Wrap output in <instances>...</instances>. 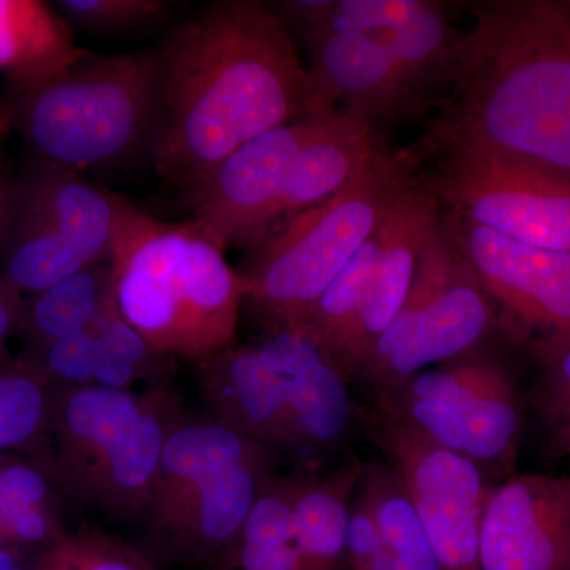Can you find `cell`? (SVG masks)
I'll list each match as a JSON object with an SVG mask.
<instances>
[{
	"mask_svg": "<svg viewBox=\"0 0 570 570\" xmlns=\"http://www.w3.org/2000/svg\"><path fill=\"white\" fill-rule=\"evenodd\" d=\"M157 59L154 159L183 186L276 127L337 110L314 91L276 11L255 0L213 3Z\"/></svg>",
	"mask_w": 570,
	"mask_h": 570,
	"instance_id": "6da1fadb",
	"label": "cell"
},
{
	"mask_svg": "<svg viewBox=\"0 0 570 570\" xmlns=\"http://www.w3.org/2000/svg\"><path fill=\"white\" fill-rule=\"evenodd\" d=\"M422 148L464 145L570 179V0H485Z\"/></svg>",
	"mask_w": 570,
	"mask_h": 570,
	"instance_id": "7a4b0ae2",
	"label": "cell"
},
{
	"mask_svg": "<svg viewBox=\"0 0 570 570\" xmlns=\"http://www.w3.org/2000/svg\"><path fill=\"white\" fill-rule=\"evenodd\" d=\"M108 261L119 313L154 351L198 365L234 346L245 285L200 225L132 206Z\"/></svg>",
	"mask_w": 570,
	"mask_h": 570,
	"instance_id": "3957f363",
	"label": "cell"
},
{
	"mask_svg": "<svg viewBox=\"0 0 570 570\" xmlns=\"http://www.w3.org/2000/svg\"><path fill=\"white\" fill-rule=\"evenodd\" d=\"M47 163L70 170L130 159L154 142L159 122V59L156 52L96 56L3 105Z\"/></svg>",
	"mask_w": 570,
	"mask_h": 570,
	"instance_id": "277c9868",
	"label": "cell"
},
{
	"mask_svg": "<svg viewBox=\"0 0 570 570\" xmlns=\"http://www.w3.org/2000/svg\"><path fill=\"white\" fill-rule=\"evenodd\" d=\"M417 156L384 149L374 164L313 208L277 225L242 275L245 299L269 324H303L341 269L415 178Z\"/></svg>",
	"mask_w": 570,
	"mask_h": 570,
	"instance_id": "5b68a950",
	"label": "cell"
},
{
	"mask_svg": "<svg viewBox=\"0 0 570 570\" xmlns=\"http://www.w3.org/2000/svg\"><path fill=\"white\" fill-rule=\"evenodd\" d=\"M370 406L474 461L493 479L513 474L524 400L508 363L485 346L381 390Z\"/></svg>",
	"mask_w": 570,
	"mask_h": 570,
	"instance_id": "8992f818",
	"label": "cell"
},
{
	"mask_svg": "<svg viewBox=\"0 0 570 570\" xmlns=\"http://www.w3.org/2000/svg\"><path fill=\"white\" fill-rule=\"evenodd\" d=\"M13 216L2 246V277L39 294L110 258L132 205L78 171L51 163L13 183Z\"/></svg>",
	"mask_w": 570,
	"mask_h": 570,
	"instance_id": "52a82bcc",
	"label": "cell"
},
{
	"mask_svg": "<svg viewBox=\"0 0 570 570\" xmlns=\"http://www.w3.org/2000/svg\"><path fill=\"white\" fill-rule=\"evenodd\" d=\"M423 175L445 212L494 234L570 253V179L504 154L464 145L433 146Z\"/></svg>",
	"mask_w": 570,
	"mask_h": 570,
	"instance_id": "ba28073f",
	"label": "cell"
},
{
	"mask_svg": "<svg viewBox=\"0 0 570 570\" xmlns=\"http://www.w3.org/2000/svg\"><path fill=\"white\" fill-rule=\"evenodd\" d=\"M461 254L498 318V332L540 367L570 351V253L512 242L445 212Z\"/></svg>",
	"mask_w": 570,
	"mask_h": 570,
	"instance_id": "9c48e42d",
	"label": "cell"
},
{
	"mask_svg": "<svg viewBox=\"0 0 570 570\" xmlns=\"http://www.w3.org/2000/svg\"><path fill=\"white\" fill-rule=\"evenodd\" d=\"M356 420L411 498L442 570H480V528L494 479L370 404H358Z\"/></svg>",
	"mask_w": 570,
	"mask_h": 570,
	"instance_id": "30bf717a",
	"label": "cell"
},
{
	"mask_svg": "<svg viewBox=\"0 0 570 570\" xmlns=\"http://www.w3.org/2000/svg\"><path fill=\"white\" fill-rule=\"evenodd\" d=\"M333 111L276 127L184 184L194 223L224 250L261 245L279 224L299 153Z\"/></svg>",
	"mask_w": 570,
	"mask_h": 570,
	"instance_id": "8fae6325",
	"label": "cell"
},
{
	"mask_svg": "<svg viewBox=\"0 0 570 570\" xmlns=\"http://www.w3.org/2000/svg\"><path fill=\"white\" fill-rule=\"evenodd\" d=\"M295 22L302 33H365L389 48L428 99L452 81L460 32L442 2L302 0L295 7Z\"/></svg>",
	"mask_w": 570,
	"mask_h": 570,
	"instance_id": "7c38bea8",
	"label": "cell"
},
{
	"mask_svg": "<svg viewBox=\"0 0 570 570\" xmlns=\"http://www.w3.org/2000/svg\"><path fill=\"white\" fill-rule=\"evenodd\" d=\"M283 387L298 460L343 448L355 425L351 379L305 324H269L254 341Z\"/></svg>",
	"mask_w": 570,
	"mask_h": 570,
	"instance_id": "4fadbf2b",
	"label": "cell"
},
{
	"mask_svg": "<svg viewBox=\"0 0 570 570\" xmlns=\"http://www.w3.org/2000/svg\"><path fill=\"white\" fill-rule=\"evenodd\" d=\"M292 39L306 52L314 91L381 134L420 115L430 102L389 48L365 33H299Z\"/></svg>",
	"mask_w": 570,
	"mask_h": 570,
	"instance_id": "5bb4252c",
	"label": "cell"
},
{
	"mask_svg": "<svg viewBox=\"0 0 570 570\" xmlns=\"http://www.w3.org/2000/svg\"><path fill=\"white\" fill-rule=\"evenodd\" d=\"M480 570H570V475L512 474L494 485Z\"/></svg>",
	"mask_w": 570,
	"mask_h": 570,
	"instance_id": "9a60e30c",
	"label": "cell"
},
{
	"mask_svg": "<svg viewBox=\"0 0 570 570\" xmlns=\"http://www.w3.org/2000/svg\"><path fill=\"white\" fill-rule=\"evenodd\" d=\"M441 212L423 175L415 176L401 190L390 209L387 246L379 262L376 276L358 317L335 355L337 365L343 367L352 384L379 337L403 306Z\"/></svg>",
	"mask_w": 570,
	"mask_h": 570,
	"instance_id": "2e32d148",
	"label": "cell"
},
{
	"mask_svg": "<svg viewBox=\"0 0 570 570\" xmlns=\"http://www.w3.org/2000/svg\"><path fill=\"white\" fill-rule=\"evenodd\" d=\"M497 332L493 305L460 250L448 284L420 316L406 341L358 384L376 395L428 367L485 346Z\"/></svg>",
	"mask_w": 570,
	"mask_h": 570,
	"instance_id": "e0dca14e",
	"label": "cell"
},
{
	"mask_svg": "<svg viewBox=\"0 0 570 570\" xmlns=\"http://www.w3.org/2000/svg\"><path fill=\"white\" fill-rule=\"evenodd\" d=\"M181 415L174 390L167 385L149 390L140 414L104 453L71 501L112 519H145L165 444Z\"/></svg>",
	"mask_w": 570,
	"mask_h": 570,
	"instance_id": "ac0fdd59",
	"label": "cell"
},
{
	"mask_svg": "<svg viewBox=\"0 0 570 570\" xmlns=\"http://www.w3.org/2000/svg\"><path fill=\"white\" fill-rule=\"evenodd\" d=\"M197 366L198 389L212 417L264 445L276 459L298 460L279 379L254 343L234 344Z\"/></svg>",
	"mask_w": 570,
	"mask_h": 570,
	"instance_id": "d6986e66",
	"label": "cell"
},
{
	"mask_svg": "<svg viewBox=\"0 0 570 570\" xmlns=\"http://www.w3.org/2000/svg\"><path fill=\"white\" fill-rule=\"evenodd\" d=\"M266 450L234 428L209 417L181 415L167 444L146 523L164 550L206 483Z\"/></svg>",
	"mask_w": 570,
	"mask_h": 570,
	"instance_id": "ffe728a7",
	"label": "cell"
},
{
	"mask_svg": "<svg viewBox=\"0 0 570 570\" xmlns=\"http://www.w3.org/2000/svg\"><path fill=\"white\" fill-rule=\"evenodd\" d=\"M151 389L126 392L80 385L52 390L47 430L55 442L51 471L67 498L73 499L104 453L140 414Z\"/></svg>",
	"mask_w": 570,
	"mask_h": 570,
	"instance_id": "44dd1931",
	"label": "cell"
},
{
	"mask_svg": "<svg viewBox=\"0 0 570 570\" xmlns=\"http://www.w3.org/2000/svg\"><path fill=\"white\" fill-rule=\"evenodd\" d=\"M276 461L264 450L206 483L163 554L171 561L212 564L238 538L266 480L276 472Z\"/></svg>",
	"mask_w": 570,
	"mask_h": 570,
	"instance_id": "7402d4cb",
	"label": "cell"
},
{
	"mask_svg": "<svg viewBox=\"0 0 570 570\" xmlns=\"http://www.w3.org/2000/svg\"><path fill=\"white\" fill-rule=\"evenodd\" d=\"M387 146L382 134L363 119L340 110L326 116L296 159L285 187L279 223L346 189Z\"/></svg>",
	"mask_w": 570,
	"mask_h": 570,
	"instance_id": "603a6c76",
	"label": "cell"
},
{
	"mask_svg": "<svg viewBox=\"0 0 570 570\" xmlns=\"http://www.w3.org/2000/svg\"><path fill=\"white\" fill-rule=\"evenodd\" d=\"M91 55L48 3L0 0V75L10 91L36 88Z\"/></svg>",
	"mask_w": 570,
	"mask_h": 570,
	"instance_id": "cb8c5ba5",
	"label": "cell"
},
{
	"mask_svg": "<svg viewBox=\"0 0 570 570\" xmlns=\"http://www.w3.org/2000/svg\"><path fill=\"white\" fill-rule=\"evenodd\" d=\"M363 461L326 474L302 475L295 487V531L303 570H348L347 531Z\"/></svg>",
	"mask_w": 570,
	"mask_h": 570,
	"instance_id": "d4e9b609",
	"label": "cell"
},
{
	"mask_svg": "<svg viewBox=\"0 0 570 570\" xmlns=\"http://www.w3.org/2000/svg\"><path fill=\"white\" fill-rule=\"evenodd\" d=\"M295 487L296 478L277 472L266 480L238 538L209 566L214 570H303Z\"/></svg>",
	"mask_w": 570,
	"mask_h": 570,
	"instance_id": "484cf974",
	"label": "cell"
},
{
	"mask_svg": "<svg viewBox=\"0 0 570 570\" xmlns=\"http://www.w3.org/2000/svg\"><path fill=\"white\" fill-rule=\"evenodd\" d=\"M356 493L376 521L392 570H442L417 510L385 461L363 463Z\"/></svg>",
	"mask_w": 570,
	"mask_h": 570,
	"instance_id": "4316f807",
	"label": "cell"
},
{
	"mask_svg": "<svg viewBox=\"0 0 570 570\" xmlns=\"http://www.w3.org/2000/svg\"><path fill=\"white\" fill-rule=\"evenodd\" d=\"M112 305L111 264L99 262L22 303L20 326L43 346L89 328Z\"/></svg>",
	"mask_w": 570,
	"mask_h": 570,
	"instance_id": "83f0119b",
	"label": "cell"
},
{
	"mask_svg": "<svg viewBox=\"0 0 570 570\" xmlns=\"http://www.w3.org/2000/svg\"><path fill=\"white\" fill-rule=\"evenodd\" d=\"M32 363L0 370V452L29 444L47 433L52 392Z\"/></svg>",
	"mask_w": 570,
	"mask_h": 570,
	"instance_id": "f1b7e54d",
	"label": "cell"
},
{
	"mask_svg": "<svg viewBox=\"0 0 570 570\" xmlns=\"http://www.w3.org/2000/svg\"><path fill=\"white\" fill-rule=\"evenodd\" d=\"M31 570H159L151 554L92 527L66 531Z\"/></svg>",
	"mask_w": 570,
	"mask_h": 570,
	"instance_id": "f546056e",
	"label": "cell"
},
{
	"mask_svg": "<svg viewBox=\"0 0 570 570\" xmlns=\"http://www.w3.org/2000/svg\"><path fill=\"white\" fill-rule=\"evenodd\" d=\"M92 325L62 340L37 346L36 356L29 363L56 387L92 385L94 376L104 363Z\"/></svg>",
	"mask_w": 570,
	"mask_h": 570,
	"instance_id": "4dcf8cb0",
	"label": "cell"
},
{
	"mask_svg": "<svg viewBox=\"0 0 570 570\" xmlns=\"http://www.w3.org/2000/svg\"><path fill=\"white\" fill-rule=\"evenodd\" d=\"M163 0H59L56 10L70 24L85 31L121 32L148 24L165 10Z\"/></svg>",
	"mask_w": 570,
	"mask_h": 570,
	"instance_id": "1f68e13d",
	"label": "cell"
},
{
	"mask_svg": "<svg viewBox=\"0 0 570 570\" xmlns=\"http://www.w3.org/2000/svg\"><path fill=\"white\" fill-rule=\"evenodd\" d=\"M348 570H392L387 550L370 509L358 493L352 499L347 531Z\"/></svg>",
	"mask_w": 570,
	"mask_h": 570,
	"instance_id": "d6a6232c",
	"label": "cell"
},
{
	"mask_svg": "<svg viewBox=\"0 0 570 570\" xmlns=\"http://www.w3.org/2000/svg\"><path fill=\"white\" fill-rule=\"evenodd\" d=\"M531 406L551 431L570 425V351L543 367L532 389Z\"/></svg>",
	"mask_w": 570,
	"mask_h": 570,
	"instance_id": "836d02e7",
	"label": "cell"
},
{
	"mask_svg": "<svg viewBox=\"0 0 570 570\" xmlns=\"http://www.w3.org/2000/svg\"><path fill=\"white\" fill-rule=\"evenodd\" d=\"M13 508L52 510L50 478L31 464H3L2 510Z\"/></svg>",
	"mask_w": 570,
	"mask_h": 570,
	"instance_id": "e575fe53",
	"label": "cell"
},
{
	"mask_svg": "<svg viewBox=\"0 0 570 570\" xmlns=\"http://www.w3.org/2000/svg\"><path fill=\"white\" fill-rule=\"evenodd\" d=\"M551 439H553V445L558 452L570 456V425L551 431Z\"/></svg>",
	"mask_w": 570,
	"mask_h": 570,
	"instance_id": "d590c367",
	"label": "cell"
},
{
	"mask_svg": "<svg viewBox=\"0 0 570 570\" xmlns=\"http://www.w3.org/2000/svg\"><path fill=\"white\" fill-rule=\"evenodd\" d=\"M18 557L10 547L0 546V570H18L20 569Z\"/></svg>",
	"mask_w": 570,
	"mask_h": 570,
	"instance_id": "8d00e7d4",
	"label": "cell"
},
{
	"mask_svg": "<svg viewBox=\"0 0 570 570\" xmlns=\"http://www.w3.org/2000/svg\"><path fill=\"white\" fill-rule=\"evenodd\" d=\"M10 121L9 115H7L6 108L0 107V141H2L3 135L9 130Z\"/></svg>",
	"mask_w": 570,
	"mask_h": 570,
	"instance_id": "74e56055",
	"label": "cell"
},
{
	"mask_svg": "<svg viewBox=\"0 0 570 570\" xmlns=\"http://www.w3.org/2000/svg\"><path fill=\"white\" fill-rule=\"evenodd\" d=\"M0 546L9 547V543H7L6 528H3L2 519H0Z\"/></svg>",
	"mask_w": 570,
	"mask_h": 570,
	"instance_id": "f35d334b",
	"label": "cell"
},
{
	"mask_svg": "<svg viewBox=\"0 0 570 570\" xmlns=\"http://www.w3.org/2000/svg\"><path fill=\"white\" fill-rule=\"evenodd\" d=\"M2 472L3 464L0 463V519H2Z\"/></svg>",
	"mask_w": 570,
	"mask_h": 570,
	"instance_id": "ab89813d",
	"label": "cell"
},
{
	"mask_svg": "<svg viewBox=\"0 0 570 570\" xmlns=\"http://www.w3.org/2000/svg\"><path fill=\"white\" fill-rule=\"evenodd\" d=\"M18 570H26V569H24V568H20V569H18Z\"/></svg>",
	"mask_w": 570,
	"mask_h": 570,
	"instance_id": "60d3db41",
	"label": "cell"
}]
</instances>
